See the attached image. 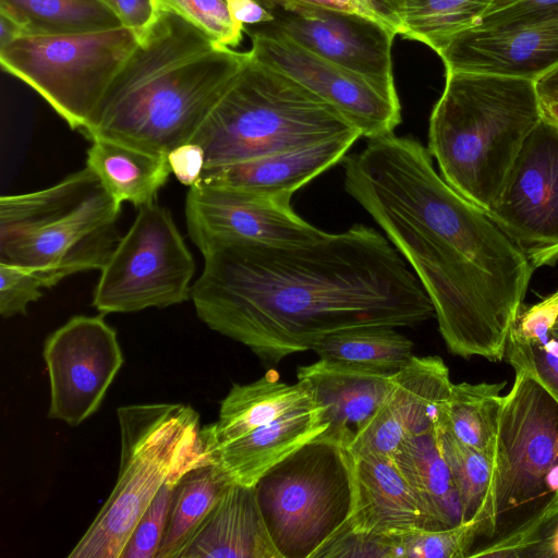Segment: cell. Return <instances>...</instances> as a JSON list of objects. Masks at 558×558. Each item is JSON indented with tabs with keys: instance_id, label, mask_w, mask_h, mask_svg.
<instances>
[{
	"instance_id": "1",
	"label": "cell",
	"mask_w": 558,
	"mask_h": 558,
	"mask_svg": "<svg viewBox=\"0 0 558 558\" xmlns=\"http://www.w3.org/2000/svg\"><path fill=\"white\" fill-rule=\"evenodd\" d=\"M203 256L191 290L198 318L266 362L340 330L435 316L404 258L365 225L296 244L228 243Z\"/></svg>"
},
{
	"instance_id": "2",
	"label": "cell",
	"mask_w": 558,
	"mask_h": 558,
	"mask_svg": "<svg viewBox=\"0 0 558 558\" xmlns=\"http://www.w3.org/2000/svg\"><path fill=\"white\" fill-rule=\"evenodd\" d=\"M341 162L345 192L411 266L448 351L502 361L535 270L523 252L445 181L415 138H372Z\"/></svg>"
},
{
	"instance_id": "3",
	"label": "cell",
	"mask_w": 558,
	"mask_h": 558,
	"mask_svg": "<svg viewBox=\"0 0 558 558\" xmlns=\"http://www.w3.org/2000/svg\"><path fill=\"white\" fill-rule=\"evenodd\" d=\"M247 54L159 8L80 133L167 156L191 142Z\"/></svg>"
},
{
	"instance_id": "4",
	"label": "cell",
	"mask_w": 558,
	"mask_h": 558,
	"mask_svg": "<svg viewBox=\"0 0 558 558\" xmlns=\"http://www.w3.org/2000/svg\"><path fill=\"white\" fill-rule=\"evenodd\" d=\"M542 119L535 81L446 72L429 117L427 150L445 181L488 211Z\"/></svg>"
},
{
	"instance_id": "5",
	"label": "cell",
	"mask_w": 558,
	"mask_h": 558,
	"mask_svg": "<svg viewBox=\"0 0 558 558\" xmlns=\"http://www.w3.org/2000/svg\"><path fill=\"white\" fill-rule=\"evenodd\" d=\"M355 132L331 105L248 50L191 142L204 149L206 169Z\"/></svg>"
},
{
	"instance_id": "6",
	"label": "cell",
	"mask_w": 558,
	"mask_h": 558,
	"mask_svg": "<svg viewBox=\"0 0 558 558\" xmlns=\"http://www.w3.org/2000/svg\"><path fill=\"white\" fill-rule=\"evenodd\" d=\"M121 203L85 167L47 189L0 198V262L64 278L99 269L119 243Z\"/></svg>"
},
{
	"instance_id": "7",
	"label": "cell",
	"mask_w": 558,
	"mask_h": 558,
	"mask_svg": "<svg viewBox=\"0 0 558 558\" xmlns=\"http://www.w3.org/2000/svg\"><path fill=\"white\" fill-rule=\"evenodd\" d=\"M120 461L116 485L69 558H120L161 486L205 465L199 415L183 403H143L117 410Z\"/></svg>"
},
{
	"instance_id": "8",
	"label": "cell",
	"mask_w": 558,
	"mask_h": 558,
	"mask_svg": "<svg viewBox=\"0 0 558 558\" xmlns=\"http://www.w3.org/2000/svg\"><path fill=\"white\" fill-rule=\"evenodd\" d=\"M557 499L558 402L515 371L502 397L487 494L473 521L477 539L506 535Z\"/></svg>"
},
{
	"instance_id": "9",
	"label": "cell",
	"mask_w": 558,
	"mask_h": 558,
	"mask_svg": "<svg viewBox=\"0 0 558 558\" xmlns=\"http://www.w3.org/2000/svg\"><path fill=\"white\" fill-rule=\"evenodd\" d=\"M255 489L282 558H313L353 511V454L324 432L271 468Z\"/></svg>"
},
{
	"instance_id": "10",
	"label": "cell",
	"mask_w": 558,
	"mask_h": 558,
	"mask_svg": "<svg viewBox=\"0 0 558 558\" xmlns=\"http://www.w3.org/2000/svg\"><path fill=\"white\" fill-rule=\"evenodd\" d=\"M138 44L136 33L123 25L26 35L0 48V63L80 132Z\"/></svg>"
},
{
	"instance_id": "11",
	"label": "cell",
	"mask_w": 558,
	"mask_h": 558,
	"mask_svg": "<svg viewBox=\"0 0 558 558\" xmlns=\"http://www.w3.org/2000/svg\"><path fill=\"white\" fill-rule=\"evenodd\" d=\"M137 215L100 270L92 305L100 314L163 308L191 299L194 258L157 201Z\"/></svg>"
},
{
	"instance_id": "12",
	"label": "cell",
	"mask_w": 558,
	"mask_h": 558,
	"mask_svg": "<svg viewBox=\"0 0 558 558\" xmlns=\"http://www.w3.org/2000/svg\"><path fill=\"white\" fill-rule=\"evenodd\" d=\"M534 269L558 262V126L543 117L487 211Z\"/></svg>"
},
{
	"instance_id": "13",
	"label": "cell",
	"mask_w": 558,
	"mask_h": 558,
	"mask_svg": "<svg viewBox=\"0 0 558 558\" xmlns=\"http://www.w3.org/2000/svg\"><path fill=\"white\" fill-rule=\"evenodd\" d=\"M247 33L254 58L323 98L361 136L368 140L386 136L401 123L397 89L384 87L307 50L271 25Z\"/></svg>"
},
{
	"instance_id": "14",
	"label": "cell",
	"mask_w": 558,
	"mask_h": 558,
	"mask_svg": "<svg viewBox=\"0 0 558 558\" xmlns=\"http://www.w3.org/2000/svg\"><path fill=\"white\" fill-rule=\"evenodd\" d=\"M76 315L45 341L48 417L77 426L99 409L123 364L116 330L102 317Z\"/></svg>"
},
{
	"instance_id": "15",
	"label": "cell",
	"mask_w": 558,
	"mask_h": 558,
	"mask_svg": "<svg viewBox=\"0 0 558 558\" xmlns=\"http://www.w3.org/2000/svg\"><path fill=\"white\" fill-rule=\"evenodd\" d=\"M291 198L199 181L185 198L190 239L205 254L228 243L296 244L323 236L294 211Z\"/></svg>"
},
{
	"instance_id": "16",
	"label": "cell",
	"mask_w": 558,
	"mask_h": 558,
	"mask_svg": "<svg viewBox=\"0 0 558 558\" xmlns=\"http://www.w3.org/2000/svg\"><path fill=\"white\" fill-rule=\"evenodd\" d=\"M272 27L312 52L396 89L391 48L397 35L369 17L314 5L264 2Z\"/></svg>"
},
{
	"instance_id": "17",
	"label": "cell",
	"mask_w": 558,
	"mask_h": 558,
	"mask_svg": "<svg viewBox=\"0 0 558 558\" xmlns=\"http://www.w3.org/2000/svg\"><path fill=\"white\" fill-rule=\"evenodd\" d=\"M446 72L536 81L558 66V10L457 35L437 53Z\"/></svg>"
},
{
	"instance_id": "18",
	"label": "cell",
	"mask_w": 558,
	"mask_h": 558,
	"mask_svg": "<svg viewBox=\"0 0 558 558\" xmlns=\"http://www.w3.org/2000/svg\"><path fill=\"white\" fill-rule=\"evenodd\" d=\"M449 368L439 356H413L395 373L375 414L353 437L351 451L391 458L407 439L437 428L450 395Z\"/></svg>"
},
{
	"instance_id": "19",
	"label": "cell",
	"mask_w": 558,
	"mask_h": 558,
	"mask_svg": "<svg viewBox=\"0 0 558 558\" xmlns=\"http://www.w3.org/2000/svg\"><path fill=\"white\" fill-rule=\"evenodd\" d=\"M393 375L371 366L325 359L299 366L296 371L298 383L323 409L328 423L325 434L348 447L385 400Z\"/></svg>"
},
{
	"instance_id": "20",
	"label": "cell",
	"mask_w": 558,
	"mask_h": 558,
	"mask_svg": "<svg viewBox=\"0 0 558 558\" xmlns=\"http://www.w3.org/2000/svg\"><path fill=\"white\" fill-rule=\"evenodd\" d=\"M353 454L355 501L349 520L337 532L398 537L415 529L433 530L414 492L390 458Z\"/></svg>"
},
{
	"instance_id": "21",
	"label": "cell",
	"mask_w": 558,
	"mask_h": 558,
	"mask_svg": "<svg viewBox=\"0 0 558 558\" xmlns=\"http://www.w3.org/2000/svg\"><path fill=\"white\" fill-rule=\"evenodd\" d=\"M359 132L271 155L206 168L201 181L256 193L290 195L342 161Z\"/></svg>"
},
{
	"instance_id": "22",
	"label": "cell",
	"mask_w": 558,
	"mask_h": 558,
	"mask_svg": "<svg viewBox=\"0 0 558 558\" xmlns=\"http://www.w3.org/2000/svg\"><path fill=\"white\" fill-rule=\"evenodd\" d=\"M328 428L318 405L293 411L205 457L231 484L253 487L275 465Z\"/></svg>"
},
{
	"instance_id": "23",
	"label": "cell",
	"mask_w": 558,
	"mask_h": 558,
	"mask_svg": "<svg viewBox=\"0 0 558 558\" xmlns=\"http://www.w3.org/2000/svg\"><path fill=\"white\" fill-rule=\"evenodd\" d=\"M180 558H282L267 529L255 486L231 484Z\"/></svg>"
},
{
	"instance_id": "24",
	"label": "cell",
	"mask_w": 558,
	"mask_h": 558,
	"mask_svg": "<svg viewBox=\"0 0 558 558\" xmlns=\"http://www.w3.org/2000/svg\"><path fill=\"white\" fill-rule=\"evenodd\" d=\"M312 407L316 404L310 392L298 381L289 385L265 375L250 384H233L220 403L218 420L201 427L203 453L206 456L293 411Z\"/></svg>"
},
{
	"instance_id": "25",
	"label": "cell",
	"mask_w": 558,
	"mask_h": 558,
	"mask_svg": "<svg viewBox=\"0 0 558 558\" xmlns=\"http://www.w3.org/2000/svg\"><path fill=\"white\" fill-rule=\"evenodd\" d=\"M390 459L414 492L433 530L462 523L459 494L438 447L436 429L407 439Z\"/></svg>"
},
{
	"instance_id": "26",
	"label": "cell",
	"mask_w": 558,
	"mask_h": 558,
	"mask_svg": "<svg viewBox=\"0 0 558 558\" xmlns=\"http://www.w3.org/2000/svg\"><path fill=\"white\" fill-rule=\"evenodd\" d=\"M90 142L86 167L112 197L136 208L156 201L172 173L166 155L105 138Z\"/></svg>"
},
{
	"instance_id": "27",
	"label": "cell",
	"mask_w": 558,
	"mask_h": 558,
	"mask_svg": "<svg viewBox=\"0 0 558 558\" xmlns=\"http://www.w3.org/2000/svg\"><path fill=\"white\" fill-rule=\"evenodd\" d=\"M558 310V290L523 307L513 322L505 360L515 371L533 377L558 402V332L553 320Z\"/></svg>"
},
{
	"instance_id": "28",
	"label": "cell",
	"mask_w": 558,
	"mask_h": 558,
	"mask_svg": "<svg viewBox=\"0 0 558 558\" xmlns=\"http://www.w3.org/2000/svg\"><path fill=\"white\" fill-rule=\"evenodd\" d=\"M231 483L215 464L186 472L175 486L157 558H180Z\"/></svg>"
},
{
	"instance_id": "29",
	"label": "cell",
	"mask_w": 558,
	"mask_h": 558,
	"mask_svg": "<svg viewBox=\"0 0 558 558\" xmlns=\"http://www.w3.org/2000/svg\"><path fill=\"white\" fill-rule=\"evenodd\" d=\"M0 12L20 23L27 35L81 33L122 25L102 0H0Z\"/></svg>"
},
{
	"instance_id": "30",
	"label": "cell",
	"mask_w": 558,
	"mask_h": 558,
	"mask_svg": "<svg viewBox=\"0 0 558 558\" xmlns=\"http://www.w3.org/2000/svg\"><path fill=\"white\" fill-rule=\"evenodd\" d=\"M500 383H460L451 386L439 425L464 445L492 452L502 407Z\"/></svg>"
},
{
	"instance_id": "31",
	"label": "cell",
	"mask_w": 558,
	"mask_h": 558,
	"mask_svg": "<svg viewBox=\"0 0 558 558\" xmlns=\"http://www.w3.org/2000/svg\"><path fill=\"white\" fill-rule=\"evenodd\" d=\"M413 348L414 343L395 327L365 326L332 332L312 350L319 359L396 373L414 356Z\"/></svg>"
},
{
	"instance_id": "32",
	"label": "cell",
	"mask_w": 558,
	"mask_h": 558,
	"mask_svg": "<svg viewBox=\"0 0 558 558\" xmlns=\"http://www.w3.org/2000/svg\"><path fill=\"white\" fill-rule=\"evenodd\" d=\"M492 0H405L400 36L438 53L457 35L477 26Z\"/></svg>"
},
{
	"instance_id": "33",
	"label": "cell",
	"mask_w": 558,
	"mask_h": 558,
	"mask_svg": "<svg viewBox=\"0 0 558 558\" xmlns=\"http://www.w3.org/2000/svg\"><path fill=\"white\" fill-rule=\"evenodd\" d=\"M440 452L459 494L462 522H473L485 500L493 466V451L475 450L441 425L436 428Z\"/></svg>"
},
{
	"instance_id": "34",
	"label": "cell",
	"mask_w": 558,
	"mask_h": 558,
	"mask_svg": "<svg viewBox=\"0 0 558 558\" xmlns=\"http://www.w3.org/2000/svg\"><path fill=\"white\" fill-rule=\"evenodd\" d=\"M476 542L473 522L441 530L415 529L395 537V558H465Z\"/></svg>"
},
{
	"instance_id": "35",
	"label": "cell",
	"mask_w": 558,
	"mask_h": 558,
	"mask_svg": "<svg viewBox=\"0 0 558 558\" xmlns=\"http://www.w3.org/2000/svg\"><path fill=\"white\" fill-rule=\"evenodd\" d=\"M62 279V275L50 269L0 262L1 316L26 315L28 305Z\"/></svg>"
},
{
	"instance_id": "36",
	"label": "cell",
	"mask_w": 558,
	"mask_h": 558,
	"mask_svg": "<svg viewBox=\"0 0 558 558\" xmlns=\"http://www.w3.org/2000/svg\"><path fill=\"white\" fill-rule=\"evenodd\" d=\"M157 7L183 16L217 44L234 48L245 28L231 19L226 0H157Z\"/></svg>"
},
{
	"instance_id": "37",
	"label": "cell",
	"mask_w": 558,
	"mask_h": 558,
	"mask_svg": "<svg viewBox=\"0 0 558 558\" xmlns=\"http://www.w3.org/2000/svg\"><path fill=\"white\" fill-rule=\"evenodd\" d=\"M181 478L167 481L135 525L120 558H157L166 531L173 494Z\"/></svg>"
},
{
	"instance_id": "38",
	"label": "cell",
	"mask_w": 558,
	"mask_h": 558,
	"mask_svg": "<svg viewBox=\"0 0 558 558\" xmlns=\"http://www.w3.org/2000/svg\"><path fill=\"white\" fill-rule=\"evenodd\" d=\"M395 558V538L336 532L313 558Z\"/></svg>"
},
{
	"instance_id": "39",
	"label": "cell",
	"mask_w": 558,
	"mask_h": 558,
	"mask_svg": "<svg viewBox=\"0 0 558 558\" xmlns=\"http://www.w3.org/2000/svg\"><path fill=\"white\" fill-rule=\"evenodd\" d=\"M557 10L558 0H492L477 26H497Z\"/></svg>"
},
{
	"instance_id": "40",
	"label": "cell",
	"mask_w": 558,
	"mask_h": 558,
	"mask_svg": "<svg viewBox=\"0 0 558 558\" xmlns=\"http://www.w3.org/2000/svg\"><path fill=\"white\" fill-rule=\"evenodd\" d=\"M167 158L171 172L180 183L191 187L201 181L206 157L198 144L193 142L182 144L173 148Z\"/></svg>"
},
{
	"instance_id": "41",
	"label": "cell",
	"mask_w": 558,
	"mask_h": 558,
	"mask_svg": "<svg viewBox=\"0 0 558 558\" xmlns=\"http://www.w3.org/2000/svg\"><path fill=\"white\" fill-rule=\"evenodd\" d=\"M118 15L121 24L133 29L140 40L157 15L155 0H104Z\"/></svg>"
},
{
	"instance_id": "42",
	"label": "cell",
	"mask_w": 558,
	"mask_h": 558,
	"mask_svg": "<svg viewBox=\"0 0 558 558\" xmlns=\"http://www.w3.org/2000/svg\"><path fill=\"white\" fill-rule=\"evenodd\" d=\"M366 17L375 20L397 35L402 29L405 0H353Z\"/></svg>"
},
{
	"instance_id": "43",
	"label": "cell",
	"mask_w": 558,
	"mask_h": 558,
	"mask_svg": "<svg viewBox=\"0 0 558 558\" xmlns=\"http://www.w3.org/2000/svg\"><path fill=\"white\" fill-rule=\"evenodd\" d=\"M232 21L240 27L244 24H268L275 21L272 13L256 0H226Z\"/></svg>"
},
{
	"instance_id": "44",
	"label": "cell",
	"mask_w": 558,
	"mask_h": 558,
	"mask_svg": "<svg viewBox=\"0 0 558 558\" xmlns=\"http://www.w3.org/2000/svg\"><path fill=\"white\" fill-rule=\"evenodd\" d=\"M535 86L542 104L558 101V66L538 77Z\"/></svg>"
},
{
	"instance_id": "45",
	"label": "cell",
	"mask_w": 558,
	"mask_h": 558,
	"mask_svg": "<svg viewBox=\"0 0 558 558\" xmlns=\"http://www.w3.org/2000/svg\"><path fill=\"white\" fill-rule=\"evenodd\" d=\"M25 35L27 33L20 23L0 12V48Z\"/></svg>"
},
{
	"instance_id": "46",
	"label": "cell",
	"mask_w": 558,
	"mask_h": 558,
	"mask_svg": "<svg viewBox=\"0 0 558 558\" xmlns=\"http://www.w3.org/2000/svg\"><path fill=\"white\" fill-rule=\"evenodd\" d=\"M263 2H276L279 4H302L324 7L335 10H342L347 7L348 0H262Z\"/></svg>"
},
{
	"instance_id": "47",
	"label": "cell",
	"mask_w": 558,
	"mask_h": 558,
	"mask_svg": "<svg viewBox=\"0 0 558 558\" xmlns=\"http://www.w3.org/2000/svg\"><path fill=\"white\" fill-rule=\"evenodd\" d=\"M543 117L558 126V101L542 104Z\"/></svg>"
},
{
	"instance_id": "48",
	"label": "cell",
	"mask_w": 558,
	"mask_h": 558,
	"mask_svg": "<svg viewBox=\"0 0 558 558\" xmlns=\"http://www.w3.org/2000/svg\"><path fill=\"white\" fill-rule=\"evenodd\" d=\"M553 557L558 558V524L550 542V558Z\"/></svg>"
},
{
	"instance_id": "49",
	"label": "cell",
	"mask_w": 558,
	"mask_h": 558,
	"mask_svg": "<svg viewBox=\"0 0 558 558\" xmlns=\"http://www.w3.org/2000/svg\"><path fill=\"white\" fill-rule=\"evenodd\" d=\"M553 329L556 330L558 332V310L555 314V317H554V320H553Z\"/></svg>"
},
{
	"instance_id": "50",
	"label": "cell",
	"mask_w": 558,
	"mask_h": 558,
	"mask_svg": "<svg viewBox=\"0 0 558 558\" xmlns=\"http://www.w3.org/2000/svg\"><path fill=\"white\" fill-rule=\"evenodd\" d=\"M155 2H156V5H157V0H155ZM157 9H158V7H157Z\"/></svg>"
},
{
	"instance_id": "51",
	"label": "cell",
	"mask_w": 558,
	"mask_h": 558,
	"mask_svg": "<svg viewBox=\"0 0 558 558\" xmlns=\"http://www.w3.org/2000/svg\"><path fill=\"white\" fill-rule=\"evenodd\" d=\"M104 1V0H102ZM105 2V1H104Z\"/></svg>"
}]
</instances>
